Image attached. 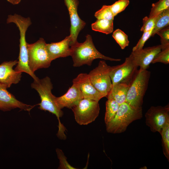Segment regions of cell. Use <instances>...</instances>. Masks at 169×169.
<instances>
[{"instance_id": "1", "label": "cell", "mask_w": 169, "mask_h": 169, "mask_svg": "<svg viewBox=\"0 0 169 169\" xmlns=\"http://www.w3.org/2000/svg\"><path fill=\"white\" fill-rule=\"evenodd\" d=\"M7 23H13L18 28L20 32L19 53L18 61L14 69L20 72L28 74L34 80L38 79L30 69L28 65V56L27 43L25 36L27 30L32 23L29 17L24 18L18 14L9 15L7 19Z\"/></svg>"}, {"instance_id": "2", "label": "cell", "mask_w": 169, "mask_h": 169, "mask_svg": "<svg viewBox=\"0 0 169 169\" xmlns=\"http://www.w3.org/2000/svg\"><path fill=\"white\" fill-rule=\"evenodd\" d=\"M71 56L74 67H79L84 65L90 66L93 61L100 59L105 60L119 61L120 59L111 58L105 56L95 47L91 36L87 34L86 40L82 43L77 42L70 46Z\"/></svg>"}, {"instance_id": "3", "label": "cell", "mask_w": 169, "mask_h": 169, "mask_svg": "<svg viewBox=\"0 0 169 169\" xmlns=\"http://www.w3.org/2000/svg\"><path fill=\"white\" fill-rule=\"evenodd\" d=\"M31 87L35 90L40 96L41 102L38 104V108L44 111H47L55 115L59 120V129H62L59 118L63 115V112L58 106L55 101V96L52 93L53 84L50 78L48 76L37 80H34L31 84Z\"/></svg>"}, {"instance_id": "4", "label": "cell", "mask_w": 169, "mask_h": 169, "mask_svg": "<svg viewBox=\"0 0 169 169\" xmlns=\"http://www.w3.org/2000/svg\"><path fill=\"white\" fill-rule=\"evenodd\" d=\"M142 109L134 108L125 102L120 105L114 118L105 124L108 133L119 134L125 132L133 121L142 117Z\"/></svg>"}, {"instance_id": "5", "label": "cell", "mask_w": 169, "mask_h": 169, "mask_svg": "<svg viewBox=\"0 0 169 169\" xmlns=\"http://www.w3.org/2000/svg\"><path fill=\"white\" fill-rule=\"evenodd\" d=\"M151 72L147 69L138 70L129 86L125 102L134 108H142Z\"/></svg>"}, {"instance_id": "6", "label": "cell", "mask_w": 169, "mask_h": 169, "mask_svg": "<svg viewBox=\"0 0 169 169\" xmlns=\"http://www.w3.org/2000/svg\"><path fill=\"white\" fill-rule=\"evenodd\" d=\"M46 44L42 38L33 44L27 43L28 65L33 73L39 69L47 68L50 65L52 60L47 50Z\"/></svg>"}, {"instance_id": "7", "label": "cell", "mask_w": 169, "mask_h": 169, "mask_svg": "<svg viewBox=\"0 0 169 169\" xmlns=\"http://www.w3.org/2000/svg\"><path fill=\"white\" fill-rule=\"evenodd\" d=\"M71 109L77 123L80 125H86L98 117L100 107L99 101L83 98Z\"/></svg>"}, {"instance_id": "8", "label": "cell", "mask_w": 169, "mask_h": 169, "mask_svg": "<svg viewBox=\"0 0 169 169\" xmlns=\"http://www.w3.org/2000/svg\"><path fill=\"white\" fill-rule=\"evenodd\" d=\"M110 67L104 60H100L98 66L88 74L94 87L105 97H106L112 86L110 75Z\"/></svg>"}, {"instance_id": "9", "label": "cell", "mask_w": 169, "mask_h": 169, "mask_svg": "<svg viewBox=\"0 0 169 169\" xmlns=\"http://www.w3.org/2000/svg\"><path fill=\"white\" fill-rule=\"evenodd\" d=\"M137 66L130 55L122 64L110 67V75L112 84L125 83L130 85L138 70Z\"/></svg>"}, {"instance_id": "10", "label": "cell", "mask_w": 169, "mask_h": 169, "mask_svg": "<svg viewBox=\"0 0 169 169\" xmlns=\"http://www.w3.org/2000/svg\"><path fill=\"white\" fill-rule=\"evenodd\" d=\"M146 125L153 132L160 134L166 122L169 120V105L151 107L145 115Z\"/></svg>"}, {"instance_id": "11", "label": "cell", "mask_w": 169, "mask_h": 169, "mask_svg": "<svg viewBox=\"0 0 169 169\" xmlns=\"http://www.w3.org/2000/svg\"><path fill=\"white\" fill-rule=\"evenodd\" d=\"M69 13L71 23L70 29V46L77 42L78 35L84 28L86 23L78 15L77 8L79 3L78 0H64Z\"/></svg>"}, {"instance_id": "12", "label": "cell", "mask_w": 169, "mask_h": 169, "mask_svg": "<svg viewBox=\"0 0 169 169\" xmlns=\"http://www.w3.org/2000/svg\"><path fill=\"white\" fill-rule=\"evenodd\" d=\"M7 87L0 82V110H10L18 108L29 111L34 106L28 105L18 100L7 90Z\"/></svg>"}, {"instance_id": "13", "label": "cell", "mask_w": 169, "mask_h": 169, "mask_svg": "<svg viewBox=\"0 0 169 169\" xmlns=\"http://www.w3.org/2000/svg\"><path fill=\"white\" fill-rule=\"evenodd\" d=\"M161 50L160 45L132 51L130 55L140 69L147 70L156 55Z\"/></svg>"}, {"instance_id": "14", "label": "cell", "mask_w": 169, "mask_h": 169, "mask_svg": "<svg viewBox=\"0 0 169 169\" xmlns=\"http://www.w3.org/2000/svg\"><path fill=\"white\" fill-rule=\"evenodd\" d=\"M73 83L78 85L83 94L84 98L99 101L101 99L105 97L94 87L88 74H79L73 79Z\"/></svg>"}, {"instance_id": "15", "label": "cell", "mask_w": 169, "mask_h": 169, "mask_svg": "<svg viewBox=\"0 0 169 169\" xmlns=\"http://www.w3.org/2000/svg\"><path fill=\"white\" fill-rule=\"evenodd\" d=\"M18 63L17 60H15L5 61L0 64V82L5 85L7 88L13 84L18 83L21 80L22 73L13 69Z\"/></svg>"}, {"instance_id": "16", "label": "cell", "mask_w": 169, "mask_h": 169, "mask_svg": "<svg viewBox=\"0 0 169 169\" xmlns=\"http://www.w3.org/2000/svg\"><path fill=\"white\" fill-rule=\"evenodd\" d=\"M83 98V94L78 86L73 83L65 94L61 96L55 97V101L61 110L64 107L71 109Z\"/></svg>"}, {"instance_id": "17", "label": "cell", "mask_w": 169, "mask_h": 169, "mask_svg": "<svg viewBox=\"0 0 169 169\" xmlns=\"http://www.w3.org/2000/svg\"><path fill=\"white\" fill-rule=\"evenodd\" d=\"M70 40L69 35L60 41L46 44L47 50L52 61L58 58L70 56Z\"/></svg>"}, {"instance_id": "18", "label": "cell", "mask_w": 169, "mask_h": 169, "mask_svg": "<svg viewBox=\"0 0 169 169\" xmlns=\"http://www.w3.org/2000/svg\"><path fill=\"white\" fill-rule=\"evenodd\" d=\"M129 85L123 83L112 84V87L106 97L116 101L119 105L125 101Z\"/></svg>"}, {"instance_id": "19", "label": "cell", "mask_w": 169, "mask_h": 169, "mask_svg": "<svg viewBox=\"0 0 169 169\" xmlns=\"http://www.w3.org/2000/svg\"><path fill=\"white\" fill-rule=\"evenodd\" d=\"M92 29L106 34L111 33L113 31V20L104 19H97L91 24Z\"/></svg>"}, {"instance_id": "20", "label": "cell", "mask_w": 169, "mask_h": 169, "mask_svg": "<svg viewBox=\"0 0 169 169\" xmlns=\"http://www.w3.org/2000/svg\"><path fill=\"white\" fill-rule=\"evenodd\" d=\"M169 8L165 10L156 17L155 25L151 36H153L160 30L169 26Z\"/></svg>"}, {"instance_id": "21", "label": "cell", "mask_w": 169, "mask_h": 169, "mask_svg": "<svg viewBox=\"0 0 169 169\" xmlns=\"http://www.w3.org/2000/svg\"><path fill=\"white\" fill-rule=\"evenodd\" d=\"M120 105L115 100L108 99L105 104L106 110L104 121L105 124L110 122L115 117Z\"/></svg>"}, {"instance_id": "22", "label": "cell", "mask_w": 169, "mask_h": 169, "mask_svg": "<svg viewBox=\"0 0 169 169\" xmlns=\"http://www.w3.org/2000/svg\"><path fill=\"white\" fill-rule=\"evenodd\" d=\"M162 137L163 152L165 156L169 160V120L162 129L160 134Z\"/></svg>"}, {"instance_id": "23", "label": "cell", "mask_w": 169, "mask_h": 169, "mask_svg": "<svg viewBox=\"0 0 169 169\" xmlns=\"http://www.w3.org/2000/svg\"><path fill=\"white\" fill-rule=\"evenodd\" d=\"M169 8V0H159L152 3L149 17H155L161 13Z\"/></svg>"}, {"instance_id": "24", "label": "cell", "mask_w": 169, "mask_h": 169, "mask_svg": "<svg viewBox=\"0 0 169 169\" xmlns=\"http://www.w3.org/2000/svg\"><path fill=\"white\" fill-rule=\"evenodd\" d=\"M112 36L122 49H124L129 45L128 36L121 30H115L113 32Z\"/></svg>"}, {"instance_id": "25", "label": "cell", "mask_w": 169, "mask_h": 169, "mask_svg": "<svg viewBox=\"0 0 169 169\" xmlns=\"http://www.w3.org/2000/svg\"><path fill=\"white\" fill-rule=\"evenodd\" d=\"M97 19H104L113 20L115 17L110 8V5H104L95 14Z\"/></svg>"}, {"instance_id": "26", "label": "cell", "mask_w": 169, "mask_h": 169, "mask_svg": "<svg viewBox=\"0 0 169 169\" xmlns=\"http://www.w3.org/2000/svg\"><path fill=\"white\" fill-rule=\"evenodd\" d=\"M160 37L161 50L169 47V27L167 26L159 30L156 33Z\"/></svg>"}, {"instance_id": "27", "label": "cell", "mask_w": 169, "mask_h": 169, "mask_svg": "<svg viewBox=\"0 0 169 169\" xmlns=\"http://www.w3.org/2000/svg\"><path fill=\"white\" fill-rule=\"evenodd\" d=\"M129 3V0H119L110 5L111 10L114 16L123 11Z\"/></svg>"}, {"instance_id": "28", "label": "cell", "mask_w": 169, "mask_h": 169, "mask_svg": "<svg viewBox=\"0 0 169 169\" xmlns=\"http://www.w3.org/2000/svg\"><path fill=\"white\" fill-rule=\"evenodd\" d=\"M161 63L166 64L169 63V47L161 50L155 56L152 64Z\"/></svg>"}, {"instance_id": "29", "label": "cell", "mask_w": 169, "mask_h": 169, "mask_svg": "<svg viewBox=\"0 0 169 169\" xmlns=\"http://www.w3.org/2000/svg\"><path fill=\"white\" fill-rule=\"evenodd\" d=\"M56 152L59 161V166L58 169H75L71 166L68 162L67 158L63 151L59 148L56 149Z\"/></svg>"}, {"instance_id": "30", "label": "cell", "mask_w": 169, "mask_h": 169, "mask_svg": "<svg viewBox=\"0 0 169 169\" xmlns=\"http://www.w3.org/2000/svg\"><path fill=\"white\" fill-rule=\"evenodd\" d=\"M156 17L146 16L143 19V25L140 30L144 32L153 29L155 25Z\"/></svg>"}, {"instance_id": "31", "label": "cell", "mask_w": 169, "mask_h": 169, "mask_svg": "<svg viewBox=\"0 0 169 169\" xmlns=\"http://www.w3.org/2000/svg\"><path fill=\"white\" fill-rule=\"evenodd\" d=\"M153 29L143 32V34L136 45L132 49V51H137L143 49L146 41L151 36Z\"/></svg>"}, {"instance_id": "32", "label": "cell", "mask_w": 169, "mask_h": 169, "mask_svg": "<svg viewBox=\"0 0 169 169\" xmlns=\"http://www.w3.org/2000/svg\"><path fill=\"white\" fill-rule=\"evenodd\" d=\"M13 5H17L19 3L21 0H6Z\"/></svg>"}, {"instance_id": "33", "label": "cell", "mask_w": 169, "mask_h": 169, "mask_svg": "<svg viewBox=\"0 0 169 169\" xmlns=\"http://www.w3.org/2000/svg\"><path fill=\"white\" fill-rule=\"evenodd\" d=\"M142 168H140V169H146L147 168V167L145 166L142 167H141Z\"/></svg>"}]
</instances>
